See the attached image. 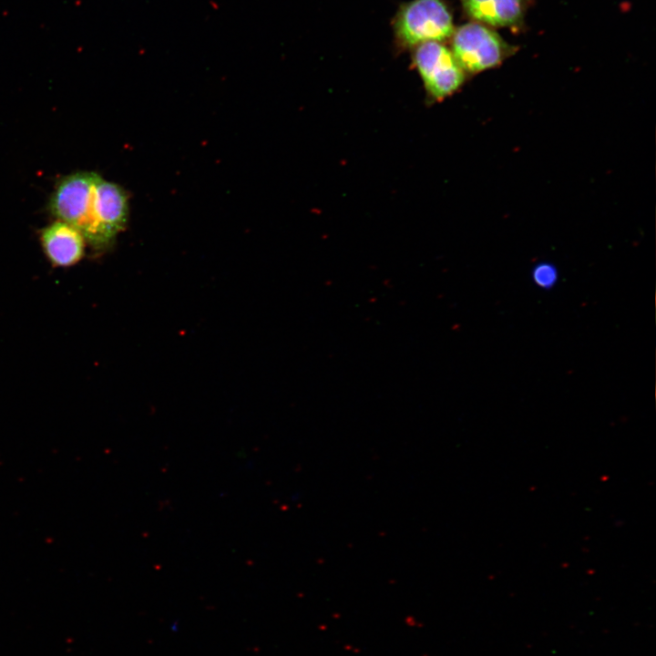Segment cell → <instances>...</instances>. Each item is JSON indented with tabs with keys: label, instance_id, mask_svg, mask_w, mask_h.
Listing matches in <instances>:
<instances>
[{
	"label": "cell",
	"instance_id": "cell-1",
	"mask_svg": "<svg viewBox=\"0 0 656 656\" xmlns=\"http://www.w3.org/2000/svg\"><path fill=\"white\" fill-rule=\"evenodd\" d=\"M99 177L95 172L78 171L62 178L48 203L51 214L78 230L96 251H101L94 217V192Z\"/></svg>",
	"mask_w": 656,
	"mask_h": 656
},
{
	"label": "cell",
	"instance_id": "cell-2",
	"mask_svg": "<svg viewBox=\"0 0 656 656\" xmlns=\"http://www.w3.org/2000/svg\"><path fill=\"white\" fill-rule=\"evenodd\" d=\"M450 38L453 56L468 73L495 67L515 52L490 26L475 21L455 28Z\"/></svg>",
	"mask_w": 656,
	"mask_h": 656
},
{
	"label": "cell",
	"instance_id": "cell-3",
	"mask_svg": "<svg viewBox=\"0 0 656 656\" xmlns=\"http://www.w3.org/2000/svg\"><path fill=\"white\" fill-rule=\"evenodd\" d=\"M454 30L452 14L443 0H413L400 9L395 21V36L405 46L442 42Z\"/></svg>",
	"mask_w": 656,
	"mask_h": 656
},
{
	"label": "cell",
	"instance_id": "cell-4",
	"mask_svg": "<svg viewBox=\"0 0 656 656\" xmlns=\"http://www.w3.org/2000/svg\"><path fill=\"white\" fill-rule=\"evenodd\" d=\"M414 61L425 87L436 100L452 95L464 82L465 71L451 50L441 42L416 46Z\"/></svg>",
	"mask_w": 656,
	"mask_h": 656
},
{
	"label": "cell",
	"instance_id": "cell-5",
	"mask_svg": "<svg viewBox=\"0 0 656 656\" xmlns=\"http://www.w3.org/2000/svg\"><path fill=\"white\" fill-rule=\"evenodd\" d=\"M128 197L118 185L99 177L94 193V217L102 250L110 246L126 226Z\"/></svg>",
	"mask_w": 656,
	"mask_h": 656
},
{
	"label": "cell",
	"instance_id": "cell-6",
	"mask_svg": "<svg viewBox=\"0 0 656 656\" xmlns=\"http://www.w3.org/2000/svg\"><path fill=\"white\" fill-rule=\"evenodd\" d=\"M40 243L47 261L56 268L77 264L85 255L86 240L75 227L56 220L43 228Z\"/></svg>",
	"mask_w": 656,
	"mask_h": 656
},
{
	"label": "cell",
	"instance_id": "cell-7",
	"mask_svg": "<svg viewBox=\"0 0 656 656\" xmlns=\"http://www.w3.org/2000/svg\"><path fill=\"white\" fill-rule=\"evenodd\" d=\"M466 14L475 22L490 27L519 26L529 0H461Z\"/></svg>",
	"mask_w": 656,
	"mask_h": 656
},
{
	"label": "cell",
	"instance_id": "cell-8",
	"mask_svg": "<svg viewBox=\"0 0 656 656\" xmlns=\"http://www.w3.org/2000/svg\"><path fill=\"white\" fill-rule=\"evenodd\" d=\"M534 282L542 288L552 287L558 279L556 268L548 262L538 263L532 272Z\"/></svg>",
	"mask_w": 656,
	"mask_h": 656
}]
</instances>
